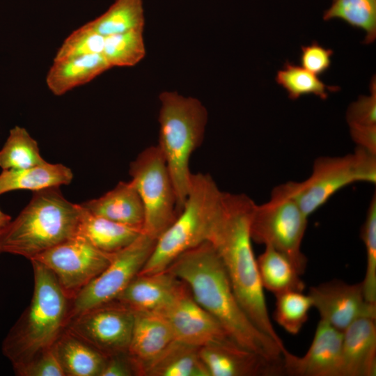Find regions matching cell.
<instances>
[{"instance_id": "cell-1", "label": "cell", "mask_w": 376, "mask_h": 376, "mask_svg": "<svg viewBox=\"0 0 376 376\" xmlns=\"http://www.w3.org/2000/svg\"><path fill=\"white\" fill-rule=\"evenodd\" d=\"M166 270L185 283L196 301L237 344L272 363L282 366L283 350L246 315L218 253L209 242L181 254Z\"/></svg>"}, {"instance_id": "cell-2", "label": "cell", "mask_w": 376, "mask_h": 376, "mask_svg": "<svg viewBox=\"0 0 376 376\" xmlns=\"http://www.w3.org/2000/svg\"><path fill=\"white\" fill-rule=\"evenodd\" d=\"M256 203L244 194L223 192L207 242L218 253L234 293L246 315L263 333L285 350L275 331L265 298L252 247L250 225Z\"/></svg>"}, {"instance_id": "cell-3", "label": "cell", "mask_w": 376, "mask_h": 376, "mask_svg": "<svg viewBox=\"0 0 376 376\" xmlns=\"http://www.w3.org/2000/svg\"><path fill=\"white\" fill-rule=\"evenodd\" d=\"M31 262L34 274L31 303L2 343V352L13 369L52 347L68 320L70 299L55 275L40 263Z\"/></svg>"}, {"instance_id": "cell-4", "label": "cell", "mask_w": 376, "mask_h": 376, "mask_svg": "<svg viewBox=\"0 0 376 376\" xmlns=\"http://www.w3.org/2000/svg\"><path fill=\"white\" fill-rule=\"evenodd\" d=\"M80 204L68 201L59 187L34 191L27 205L1 231V252L29 260L78 233Z\"/></svg>"}, {"instance_id": "cell-5", "label": "cell", "mask_w": 376, "mask_h": 376, "mask_svg": "<svg viewBox=\"0 0 376 376\" xmlns=\"http://www.w3.org/2000/svg\"><path fill=\"white\" fill-rule=\"evenodd\" d=\"M160 149L172 180L177 202L178 215L188 195L192 173L189 160L204 138L207 112L196 98L177 92L164 91L159 95Z\"/></svg>"}, {"instance_id": "cell-6", "label": "cell", "mask_w": 376, "mask_h": 376, "mask_svg": "<svg viewBox=\"0 0 376 376\" xmlns=\"http://www.w3.org/2000/svg\"><path fill=\"white\" fill-rule=\"evenodd\" d=\"M223 191L208 174L192 173L184 206L173 222L156 240L154 249L139 274L166 270L187 251L207 241Z\"/></svg>"}, {"instance_id": "cell-7", "label": "cell", "mask_w": 376, "mask_h": 376, "mask_svg": "<svg viewBox=\"0 0 376 376\" xmlns=\"http://www.w3.org/2000/svg\"><path fill=\"white\" fill-rule=\"evenodd\" d=\"M307 224L308 217L282 184L273 189L267 202L255 205L251 237L252 241L285 256L301 276L307 266L306 256L301 251Z\"/></svg>"}, {"instance_id": "cell-8", "label": "cell", "mask_w": 376, "mask_h": 376, "mask_svg": "<svg viewBox=\"0 0 376 376\" xmlns=\"http://www.w3.org/2000/svg\"><path fill=\"white\" fill-rule=\"evenodd\" d=\"M357 182H376V155L360 147L352 154L318 157L307 179L285 185L308 217L334 194Z\"/></svg>"}, {"instance_id": "cell-9", "label": "cell", "mask_w": 376, "mask_h": 376, "mask_svg": "<svg viewBox=\"0 0 376 376\" xmlns=\"http://www.w3.org/2000/svg\"><path fill=\"white\" fill-rule=\"evenodd\" d=\"M130 174L143 205V233L157 240L178 216L174 186L157 145L138 155Z\"/></svg>"}, {"instance_id": "cell-10", "label": "cell", "mask_w": 376, "mask_h": 376, "mask_svg": "<svg viewBox=\"0 0 376 376\" xmlns=\"http://www.w3.org/2000/svg\"><path fill=\"white\" fill-rule=\"evenodd\" d=\"M155 242L142 232L129 246L114 253L108 266L70 300L68 323L89 309L115 300L139 274Z\"/></svg>"}, {"instance_id": "cell-11", "label": "cell", "mask_w": 376, "mask_h": 376, "mask_svg": "<svg viewBox=\"0 0 376 376\" xmlns=\"http://www.w3.org/2000/svg\"><path fill=\"white\" fill-rule=\"evenodd\" d=\"M103 252L79 234L32 258L52 271L71 300L110 263Z\"/></svg>"}, {"instance_id": "cell-12", "label": "cell", "mask_w": 376, "mask_h": 376, "mask_svg": "<svg viewBox=\"0 0 376 376\" xmlns=\"http://www.w3.org/2000/svg\"><path fill=\"white\" fill-rule=\"evenodd\" d=\"M134 322V311L113 300L75 316L65 329L107 357L127 352Z\"/></svg>"}, {"instance_id": "cell-13", "label": "cell", "mask_w": 376, "mask_h": 376, "mask_svg": "<svg viewBox=\"0 0 376 376\" xmlns=\"http://www.w3.org/2000/svg\"><path fill=\"white\" fill-rule=\"evenodd\" d=\"M308 295L320 319L342 332L360 318H376V305L366 301L361 283L334 279L311 287Z\"/></svg>"}, {"instance_id": "cell-14", "label": "cell", "mask_w": 376, "mask_h": 376, "mask_svg": "<svg viewBox=\"0 0 376 376\" xmlns=\"http://www.w3.org/2000/svg\"><path fill=\"white\" fill-rule=\"evenodd\" d=\"M159 314L169 323L177 341L200 347L231 339L220 323L196 301L185 283Z\"/></svg>"}, {"instance_id": "cell-15", "label": "cell", "mask_w": 376, "mask_h": 376, "mask_svg": "<svg viewBox=\"0 0 376 376\" xmlns=\"http://www.w3.org/2000/svg\"><path fill=\"white\" fill-rule=\"evenodd\" d=\"M342 340V331L320 319L304 355H295L287 349L283 352V373L294 376H340Z\"/></svg>"}, {"instance_id": "cell-16", "label": "cell", "mask_w": 376, "mask_h": 376, "mask_svg": "<svg viewBox=\"0 0 376 376\" xmlns=\"http://www.w3.org/2000/svg\"><path fill=\"white\" fill-rule=\"evenodd\" d=\"M198 354L209 376L273 375L283 373L282 366L270 363L231 339L200 347Z\"/></svg>"}, {"instance_id": "cell-17", "label": "cell", "mask_w": 376, "mask_h": 376, "mask_svg": "<svg viewBox=\"0 0 376 376\" xmlns=\"http://www.w3.org/2000/svg\"><path fill=\"white\" fill-rule=\"evenodd\" d=\"M173 333L159 313L134 311V322L127 352L137 375L147 369L175 341Z\"/></svg>"}, {"instance_id": "cell-18", "label": "cell", "mask_w": 376, "mask_h": 376, "mask_svg": "<svg viewBox=\"0 0 376 376\" xmlns=\"http://www.w3.org/2000/svg\"><path fill=\"white\" fill-rule=\"evenodd\" d=\"M183 285L184 283L168 270L138 274L115 300L134 311L159 313L174 299Z\"/></svg>"}, {"instance_id": "cell-19", "label": "cell", "mask_w": 376, "mask_h": 376, "mask_svg": "<svg viewBox=\"0 0 376 376\" xmlns=\"http://www.w3.org/2000/svg\"><path fill=\"white\" fill-rule=\"evenodd\" d=\"M375 375V318L362 317L343 331L340 376Z\"/></svg>"}, {"instance_id": "cell-20", "label": "cell", "mask_w": 376, "mask_h": 376, "mask_svg": "<svg viewBox=\"0 0 376 376\" xmlns=\"http://www.w3.org/2000/svg\"><path fill=\"white\" fill-rule=\"evenodd\" d=\"M90 213L143 231L144 209L132 183L119 182L102 196L80 204Z\"/></svg>"}, {"instance_id": "cell-21", "label": "cell", "mask_w": 376, "mask_h": 376, "mask_svg": "<svg viewBox=\"0 0 376 376\" xmlns=\"http://www.w3.org/2000/svg\"><path fill=\"white\" fill-rule=\"evenodd\" d=\"M110 68L102 54L53 61L46 76V84L54 95L60 96L91 81Z\"/></svg>"}, {"instance_id": "cell-22", "label": "cell", "mask_w": 376, "mask_h": 376, "mask_svg": "<svg viewBox=\"0 0 376 376\" xmlns=\"http://www.w3.org/2000/svg\"><path fill=\"white\" fill-rule=\"evenodd\" d=\"M66 376H100L107 357L65 329L53 345Z\"/></svg>"}, {"instance_id": "cell-23", "label": "cell", "mask_w": 376, "mask_h": 376, "mask_svg": "<svg viewBox=\"0 0 376 376\" xmlns=\"http://www.w3.org/2000/svg\"><path fill=\"white\" fill-rule=\"evenodd\" d=\"M81 207V214L77 234L103 252L114 253L122 250L132 243L143 232L141 229L93 214Z\"/></svg>"}, {"instance_id": "cell-24", "label": "cell", "mask_w": 376, "mask_h": 376, "mask_svg": "<svg viewBox=\"0 0 376 376\" xmlns=\"http://www.w3.org/2000/svg\"><path fill=\"white\" fill-rule=\"evenodd\" d=\"M71 169L62 164H45L22 169L3 170L0 174V195L15 190L37 191L69 185Z\"/></svg>"}, {"instance_id": "cell-25", "label": "cell", "mask_w": 376, "mask_h": 376, "mask_svg": "<svg viewBox=\"0 0 376 376\" xmlns=\"http://www.w3.org/2000/svg\"><path fill=\"white\" fill-rule=\"evenodd\" d=\"M265 246L256 258L263 288L275 296L288 291H304L305 283L291 261L274 248Z\"/></svg>"}, {"instance_id": "cell-26", "label": "cell", "mask_w": 376, "mask_h": 376, "mask_svg": "<svg viewBox=\"0 0 376 376\" xmlns=\"http://www.w3.org/2000/svg\"><path fill=\"white\" fill-rule=\"evenodd\" d=\"M198 349L175 340L150 365L144 376H209Z\"/></svg>"}, {"instance_id": "cell-27", "label": "cell", "mask_w": 376, "mask_h": 376, "mask_svg": "<svg viewBox=\"0 0 376 376\" xmlns=\"http://www.w3.org/2000/svg\"><path fill=\"white\" fill-rule=\"evenodd\" d=\"M86 24L104 37L134 30L143 31V1L116 0L104 13Z\"/></svg>"}, {"instance_id": "cell-28", "label": "cell", "mask_w": 376, "mask_h": 376, "mask_svg": "<svg viewBox=\"0 0 376 376\" xmlns=\"http://www.w3.org/2000/svg\"><path fill=\"white\" fill-rule=\"evenodd\" d=\"M45 162L37 141L25 128L15 126L10 130L0 150V167L3 170L26 169Z\"/></svg>"}, {"instance_id": "cell-29", "label": "cell", "mask_w": 376, "mask_h": 376, "mask_svg": "<svg viewBox=\"0 0 376 376\" xmlns=\"http://www.w3.org/2000/svg\"><path fill=\"white\" fill-rule=\"evenodd\" d=\"M323 19H340L366 33L365 42L376 38V0H334Z\"/></svg>"}, {"instance_id": "cell-30", "label": "cell", "mask_w": 376, "mask_h": 376, "mask_svg": "<svg viewBox=\"0 0 376 376\" xmlns=\"http://www.w3.org/2000/svg\"><path fill=\"white\" fill-rule=\"evenodd\" d=\"M276 81L292 100L305 95H315L324 100L329 93L339 90V87L325 84L318 75L290 62L285 63L283 68L277 72Z\"/></svg>"}, {"instance_id": "cell-31", "label": "cell", "mask_w": 376, "mask_h": 376, "mask_svg": "<svg viewBox=\"0 0 376 376\" xmlns=\"http://www.w3.org/2000/svg\"><path fill=\"white\" fill-rule=\"evenodd\" d=\"M143 33L134 30L105 37L102 55L111 68L132 67L145 57Z\"/></svg>"}, {"instance_id": "cell-32", "label": "cell", "mask_w": 376, "mask_h": 376, "mask_svg": "<svg viewBox=\"0 0 376 376\" xmlns=\"http://www.w3.org/2000/svg\"><path fill=\"white\" fill-rule=\"evenodd\" d=\"M276 297L274 320L292 335H297L308 318L313 307L308 295L303 291H288Z\"/></svg>"}, {"instance_id": "cell-33", "label": "cell", "mask_w": 376, "mask_h": 376, "mask_svg": "<svg viewBox=\"0 0 376 376\" xmlns=\"http://www.w3.org/2000/svg\"><path fill=\"white\" fill-rule=\"evenodd\" d=\"M361 237L366 246V269L361 282L366 301L376 305V196L373 195L362 226Z\"/></svg>"}, {"instance_id": "cell-34", "label": "cell", "mask_w": 376, "mask_h": 376, "mask_svg": "<svg viewBox=\"0 0 376 376\" xmlns=\"http://www.w3.org/2000/svg\"><path fill=\"white\" fill-rule=\"evenodd\" d=\"M105 37L86 23L73 31L63 42L53 61L92 54H102Z\"/></svg>"}, {"instance_id": "cell-35", "label": "cell", "mask_w": 376, "mask_h": 376, "mask_svg": "<svg viewBox=\"0 0 376 376\" xmlns=\"http://www.w3.org/2000/svg\"><path fill=\"white\" fill-rule=\"evenodd\" d=\"M14 370L20 376H65L53 346L41 351Z\"/></svg>"}, {"instance_id": "cell-36", "label": "cell", "mask_w": 376, "mask_h": 376, "mask_svg": "<svg viewBox=\"0 0 376 376\" xmlns=\"http://www.w3.org/2000/svg\"><path fill=\"white\" fill-rule=\"evenodd\" d=\"M370 95H363L352 102L346 112L348 124L376 125V81L370 85Z\"/></svg>"}, {"instance_id": "cell-37", "label": "cell", "mask_w": 376, "mask_h": 376, "mask_svg": "<svg viewBox=\"0 0 376 376\" xmlns=\"http://www.w3.org/2000/svg\"><path fill=\"white\" fill-rule=\"evenodd\" d=\"M333 53L331 49L325 48L316 42L303 46L300 54L301 66L318 76L330 68Z\"/></svg>"}, {"instance_id": "cell-38", "label": "cell", "mask_w": 376, "mask_h": 376, "mask_svg": "<svg viewBox=\"0 0 376 376\" xmlns=\"http://www.w3.org/2000/svg\"><path fill=\"white\" fill-rule=\"evenodd\" d=\"M137 375L135 366L127 352L107 357L100 376Z\"/></svg>"}, {"instance_id": "cell-39", "label": "cell", "mask_w": 376, "mask_h": 376, "mask_svg": "<svg viewBox=\"0 0 376 376\" xmlns=\"http://www.w3.org/2000/svg\"><path fill=\"white\" fill-rule=\"evenodd\" d=\"M352 140L362 148L376 155V125L350 124Z\"/></svg>"}, {"instance_id": "cell-40", "label": "cell", "mask_w": 376, "mask_h": 376, "mask_svg": "<svg viewBox=\"0 0 376 376\" xmlns=\"http://www.w3.org/2000/svg\"><path fill=\"white\" fill-rule=\"evenodd\" d=\"M11 221V217L0 210V229L5 228Z\"/></svg>"}, {"instance_id": "cell-41", "label": "cell", "mask_w": 376, "mask_h": 376, "mask_svg": "<svg viewBox=\"0 0 376 376\" xmlns=\"http://www.w3.org/2000/svg\"><path fill=\"white\" fill-rule=\"evenodd\" d=\"M2 229H0V235H1V231ZM0 253H1V249H0Z\"/></svg>"}]
</instances>
